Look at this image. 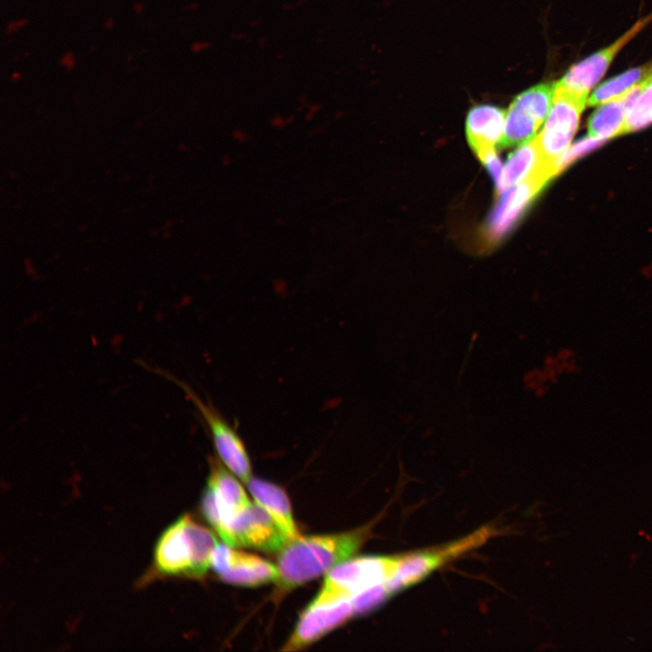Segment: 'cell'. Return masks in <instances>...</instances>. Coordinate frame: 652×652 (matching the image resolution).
Listing matches in <instances>:
<instances>
[{"mask_svg":"<svg viewBox=\"0 0 652 652\" xmlns=\"http://www.w3.org/2000/svg\"><path fill=\"white\" fill-rule=\"evenodd\" d=\"M369 528L344 532L298 537L279 553L277 581L292 590L330 571L355 554L369 536Z\"/></svg>","mask_w":652,"mask_h":652,"instance_id":"obj_1","label":"cell"},{"mask_svg":"<svg viewBox=\"0 0 652 652\" xmlns=\"http://www.w3.org/2000/svg\"><path fill=\"white\" fill-rule=\"evenodd\" d=\"M214 532L184 515L160 535L154 551V564L167 575L202 577L211 567L217 546Z\"/></svg>","mask_w":652,"mask_h":652,"instance_id":"obj_2","label":"cell"},{"mask_svg":"<svg viewBox=\"0 0 652 652\" xmlns=\"http://www.w3.org/2000/svg\"><path fill=\"white\" fill-rule=\"evenodd\" d=\"M404 555L348 559L327 572L323 584L309 605L319 606L351 599L360 591L389 580Z\"/></svg>","mask_w":652,"mask_h":652,"instance_id":"obj_3","label":"cell"},{"mask_svg":"<svg viewBox=\"0 0 652 652\" xmlns=\"http://www.w3.org/2000/svg\"><path fill=\"white\" fill-rule=\"evenodd\" d=\"M222 464L216 459L210 460V475L201 508L205 518L225 542L231 522L251 502L238 480Z\"/></svg>","mask_w":652,"mask_h":652,"instance_id":"obj_4","label":"cell"},{"mask_svg":"<svg viewBox=\"0 0 652 652\" xmlns=\"http://www.w3.org/2000/svg\"><path fill=\"white\" fill-rule=\"evenodd\" d=\"M588 100V96L576 94L554 84L551 110L542 131L535 137L543 158L554 169L557 159L568 149L577 131Z\"/></svg>","mask_w":652,"mask_h":652,"instance_id":"obj_5","label":"cell"},{"mask_svg":"<svg viewBox=\"0 0 652 652\" xmlns=\"http://www.w3.org/2000/svg\"><path fill=\"white\" fill-rule=\"evenodd\" d=\"M493 534L492 528L484 527L449 544L405 554L394 575L387 581L389 590L393 594L416 584L445 563L481 546Z\"/></svg>","mask_w":652,"mask_h":652,"instance_id":"obj_6","label":"cell"},{"mask_svg":"<svg viewBox=\"0 0 652 652\" xmlns=\"http://www.w3.org/2000/svg\"><path fill=\"white\" fill-rule=\"evenodd\" d=\"M171 379L184 390L202 416L220 461L236 477L247 483L252 474L251 461L240 436L211 403L202 400L186 383L172 376Z\"/></svg>","mask_w":652,"mask_h":652,"instance_id":"obj_7","label":"cell"},{"mask_svg":"<svg viewBox=\"0 0 652 652\" xmlns=\"http://www.w3.org/2000/svg\"><path fill=\"white\" fill-rule=\"evenodd\" d=\"M290 542L273 517L258 503H251L231 522L225 542L280 552Z\"/></svg>","mask_w":652,"mask_h":652,"instance_id":"obj_8","label":"cell"},{"mask_svg":"<svg viewBox=\"0 0 652 652\" xmlns=\"http://www.w3.org/2000/svg\"><path fill=\"white\" fill-rule=\"evenodd\" d=\"M227 543L217 544L211 560V567L224 581L254 587L277 581V566L257 555L237 551Z\"/></svg>","mask_w":652,"mask_h":652,"instance_id":"obj_9","label":"cell"},{"mask_svg":"<svg viewBox=\"0 0 652 652\" xmlns=\"http://www.w3.org/2000/svg\"><path fill=\"white\" fill-rule=\"evenodd\" d=\"M651 20L652 14H649L638 21L613 43L571 66L555 84L576 94L588 96L604 76L618 53Z\"/></svg>","mask_w":652,"mask_h":652,"instance_id":"obj_10","label":"cell"},{"mask_svg":"<svg viewBox=\"0 0 652 652\" xmlns=\"http://www.w3.org/2000/svg\"><path fill=\"white\" fill-rule=\"evenodd\" d=\"M354 615L350 599L326 605H309L300 616L296 627L284 644L283 650L294 651L303 648Z\"/></svg>","mask_w":652,"mask_h":652,"instance_id":"obj_11","label":"cell"},{"mask_svg":"<svg viewBox=\"0 0 652 652\" xmlns=\"http://www.w3.org/2000/svg\"><path fill=\"white\" fill-rule=\"evenodd\" d=\"M549 182L546 177L533 174L501 192L499 202L489 219L491 237L496 239L505 234Z\"/></svg>","mask_w":652,"mask_h":652,"instance_id":"obj_12","label":"cell"},{"mask_svg":"<svg viewBox=\"0 0 652 652\" xmlns=\"http://www.w3.org/2000/svg\"><path fill=\"white\" fill-rule=\"evenodd\" d=\"M505 110L491 104H479L467 113L465 132L469 145L480 161L499 148L504 129Z\"/></svg>","mask_w":652,"mask_h":652,"instance_id":"obj_13","label":"cell"},{"mask_svg":"<svg viewBox=\"0 0 652 652\" xmlns=\"http://www.w3.org/2000/svg\"><path fill=\"white\" fill-rule=\"evenodd\" d=\"M247 486L255 503L273 517L291 541L301 536L293 520L290 500L280 486L253 477L247 482Z\"/></svg>","mask_w":652,"mask_h":652,"instance_id":"obj_14","label":"cell"},{"mask_svg":"<svg viewBox=\"0 0 652 652\" xmlns=\"http://www.w3.org/2000/svg\"><path fill=\"white\" fill-rule=\"evenodd\" d=\"M544 163L537 139L521 145L509 155L497 186L499 193L520 184L534 174ZM549 164V163H548Z\"/></svg>","mask_w":652,"mask_h":652,"instance_id":"obj_15","label":"cell"},{"mask_svg":"<svg viewBox=\"0 0 652 652\" xmlns=\"http://www.w3.org/2000/svg\"><path fill=\"white\" fill-rule=\"evenodd\" d=\"M633 88L621 96L600 104L590 115L588 120L590 137L606 140L624 134L625 117Z\"/></svg>","mask_w":652,"mask_h":652,"instance_id":"obj_16","label":"cell"},{"mask_svg":"<svg viewBox=\"0 0 652 652\" xmlns=\"http://www.w3.org/2000/svg\"><path fill=\"white\" fill-rule=\"evenodd\" d=\"M542 124L528 110L512 101L499 148L521 146L532 140Z\"/></svg>","mask_w":652,"mask_h":652,"instance_id":"obj_17","label":"cell"},{"mask_svg":"<svg viewBox=\"0 0 652 652\" xmlns=\"http://www.w3.org/2000/svg\"><path fill=\"white\" fill-rule=\"evenodd\" d=\"M652 75V62L632 68L601 83L590 96V106H597L621 96Z\"/></svg>","mask_w":652,"mask_h":652,"instance_id":"obj_18","label":"cell"},{"mask_svg":"<svg viewBox=\"0 0 652 652\" xmlns=\"http://www.w3.org/2000/svg\"><path fill=\"white\" fill-rule=\"evenodd\" d=\"M652 123V75L638 83L628 105L624 133L639 130Z\"/></svg>","mask_w":652,"mask_h":652,"instance_id":"obj_19","label":"cell"},{"mask_svg":"<svg viewBox=\"0 0 652 652\" xmlns=\"http://www.w3.org/2000/svg\"><path fill=\"white\" fill-rule=\"evenodd\" d=\"M391 594L392 592L387 581L375 584L360 591L350 599L354 614L358 616L369 612L382 604Z\"/></svg>","mask_w":652,"mask_h":652,"instance_id":"obj_20","label":"cell"},{"mask_svg":"<svg viewBox=\"0 0 652 652\" xmlns=\"http://www.w3.org/2000/svg\"><path fill=\"white\" fill-rule=\"evenodd\" d=\"M605 140L588 136L573 144L557 159L555 163L556 175L563 170L568 165H570L575 159L580 158L582 155L589 151L596 149L601 145Z\"/></svg>","mask_w":652,"mask_h":652,"instance_id":"obj_21","label":"cell"}]
</instances>
